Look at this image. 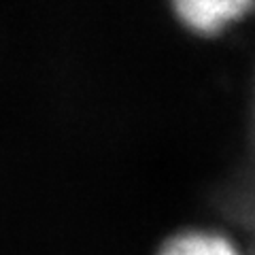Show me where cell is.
I'll return each mask as SVG.
<instances>
[{"label": "cell", "mask_w": 255, "mask_h": 255, "mask_svg": "<svg viewBox=\"0 0 255 255\" xmlns=\"http://www.w3.org/2000/svg\"><path fill=\"white\" fill-rule=\"evenodd\" d=\"M251 11L253 2L245 0H206V2H177L172 4V13L183 28L196 36H219L238 21H243Z\"/></svg>", "instance_id": "obj_1"}, {"label": "cell", "mask_w": 255, "mask_h": 255, "mask_svg": "<svg viewBox=\"0 0 255 255\" xmlns=\"http://www.w3.org/2000/svg\"><path fill=\"white\" fill-rule=\"evenodd\" d=\"M155 255H245L234 238L213 228H185L170 234Z\"/></svg>", "instance_id": "obj_2"}]
</instances>
